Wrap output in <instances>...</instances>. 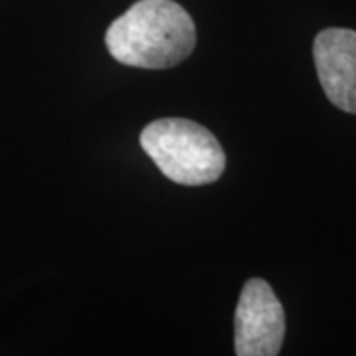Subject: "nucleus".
I'll return each mask as SVG.
<instances>
[{"instance_id": "1", "label": "nucleus", "mask_w": 356, "mask_h": 356, "mask_svg": "<svg viewBox=\"0 0 356 356\" xmlns=\"http://www.w3.org/2000/svg\"><path fill=\"white\" fill-rule=\"evenodd\" d=\"M105 44L119 64L166 70L191 56L196 26L175 0H139L107 28Z\"/></svg>"}, {"instance_id": "2", "label": "nucleus", "mask_w": 356, "mask_h": 356, "mask_svg": "<svg viewBox=\"0 0 356 356\" xmlns=\"http://www.w3.org/2000/svg\"><path fill=\"white\" fill-rule=\"evenodd\" d=\"M140 147L168 180L182 186L212 184L222 177L226 154L218 139L188 119H156L140 133Z\"/></svg>"}, {"instance_id": "3", "label": "nucleus", "mask_w": 356, "mask_h": 356, "mask_svg": "<svg viewBox=\"0 0 356 356\" xmlns=\"http://www.w3.org/2000/svg\"><path fill=\"white\" fill-rule=\"evenodd\" d=\"M234 329L238 356L280 355L285 339V311L267 281H245L236 307Z\"/></svg>"}, {"instance_id": "4", "label": "nucleus", "mask_w": 356, "mask_h": 356, "mask_svg": "<svg viewBox=\"0 0 356 356\" xmlns=\"http://www.w3.org/2000/svg\"><path fill=\"white\" fill-rule=\"evenodd\" d=\"M313 60L327 99L344 113L356 115V32L325 28L313 42Z\"/></svg>"}]
</instances>
